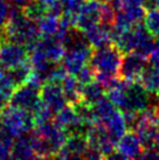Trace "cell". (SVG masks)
<instances>
[{
  "mask_svg": "<svg viewBox=\"0 0 159 160\" xmlns=\"http://www.w3.org/2000/svg\"><path fill=\"white\" fill-rule=\"evenodd\" d=\"M0 36L23 45L27 49H29L39 40L40 32L38 22L28 18L22 7L14 5L11 7L9 17L5 26L0 29Z\"/></svg>",
  "mask_w": 159,
  "mask_h": 160,
  "instance_id": "6da1fadb",
  "label": "cell"
},
{
  "mask_svg": "<svg viewBox=\"0 0 159 160\" xmlns=\"http://www.w3.org/2000/svg\"><path fill=\"white\" fill-rule=\"evenodd\" d=\"M31 134L36 158H56L68 137L66 130L53 120L36 125Z\"/></svg>",
  "mask_w": 159,
  "mask_h": 160,
  "instance_id": "7a4b0ae2",
  "label": "cell"
},
{
  "mask_svg": "<svg viewBox=\"0 0 159 160\" xmlns=\"http://www.w3.org/2000/svg\"><path fill=\"white\" fill-rule=\"evenodd\" d=\"M112 42L124 54L133 52L147 58L155 47L153 35L147 31L145 25L141 22L126 29L112 28Z\"/></svg>",
  "mask_w": 159,
  "mask_h": 160,
  "instance_id": "3957f363",
  "label": "cell"
},
{
  "mask_svg": "<svg viewBox=\"0 0 159 160\" xmlns=\"http://www.w3.org/2000/svg\"><path fill=\"white\" fill-rule=\"evenodd\" d=\"M123 54L116 45L93 49L89 66L93 68L95 72V80L104 85L105 89L111 83V81L119 76Z\"/></svg>",
  "mask_w": 159,
  "mask_h": 160,
  "instance_id": "277c9868",
  "label": "cell"
},
{
  "mask_svg": "<svg viewBox=\"0 0 159 160\" xmlns=\"http://www.w3.org/2000/svg\"><path fill=\"white\" fill-rule=\"evenodd\" d=\"M0 128L14 138L28 133L35 128L33 113L12 104H7L0 111Z\"/></svg>",
  "mask_w": 159,
  "mask_h": 160,
  "instance_id": "5b68a950",
  "label": "cell"
},
{
  "mask_svg": "<svg viewBox=\"0 0 159 160\" xmlns=\"http://www.w3.org/2000/svg\"><path fill=\"white\" fill-rule=\"evenodd\" d=\"M151 104V92L138 82H129V85L125 90V96L122 107L119 110L123 112H131V113H138V112L150 108Z\"/></svg>",
  "mask_w": 159,
  "mask_h": 160,
  "instance_id": "8992f818",
  "label": "cell"
},
{
  "mask_svg": "<svg viewBox=\"0 0 159 160\" xmlns=\"http://www.w3.org/2000/svg\"><path fill=\"white\" fill-rule=\"evenodd\" d=\"M29 60V52L23 45L9 41L0 36V66L5 69H13Z\"/></svg>",
  "mask_w": 159,
  "mask_h": 160,
  "instance_id": "52a82bcc",
  "label": "cell"
},
{
  "mask_svg": "<svg viewBox=\"0 0 159 160\" xmlns=\"http://www.w3.org/2000/svg\"><path fill=\"white\" fill-rule=\"evenodd\" d=\"M41 103L42 102H41L39 88L25 83V84L19 85L15 88L13 95L11 97L9 104L33 113L39 108Z\"/></svg>",
  "mask_w": 159,
  "mask_h": 160,
  "instance_id": "ba28073f",
  "label": "cell"
},
{
  "mask_svg": "<svg viewBox=\"0 0 159 160\" xmlns=\"http://www.w3.org/2000/svg\"><path fill=\"white\" fill-rule=\"evenodd\" d=\"M103 4L104 0H85L80 13L77 14L75 28L81 32H85L89 28L101 23Z\"/></svg>",
  "mask_w": 159,
  "mask_h": 160,
  "instance_id": "9c48e42d",
  "label": "cell"
},
{
  "mask_svg": "<svg viewBox=\"0 0 159 160\" xmlns=\"http://www.w3.org/2000/svg\"><path fill=\"white\" fill-rule=\"evenodd\" d=\"M146 67H147V58L133 52L126 53L122 60L119 76L129 82H138Z\"/></svg>",
  "mask_w": 159,
  "mask_h": 160,
  "instance_id": "30bf717a",
  "label": "cell"
},
{
  "mask_svg": "<svg viewBox=\"0 0 159 160\" xmlns=\"http://www.w3.org/2000/svg\"><path fill=\"white\" fill-rule=\"evenodd\" d=\"M40 96H41V102L46 104L54 113L60 111L62 108H64L68 104L61 83L56 82L44 83L40 89Z\"/></svg>",
  "mask_w": 159,
  "mask_h": 160,
  "instance_id": "8fae6325",
  "label": "cell"
},
{
  "mask_svg": "<svg viewBox=\"0 0 159 160\" xmlns=\"http://www.w3.org/2000/svg\"><path fill=\"white\" fill-rule=\"evenodd\" d=\"M88 150V140L85 133L75 132L68 133L64 145L59 151L56 158L60 159H73V158H84Z\"/></svg>",
  "mask_w": 159,
  "mask_h": 160,
  "instance_id": "7c38bea8",
  "label": "cell"
},
{
  "mask_svg": "<svg viewBox=\"0 0 159 160\" xmlns=\"http://www.w3.org/2000/svg\"><path fill=\"white\" fill-rule=\"evenodd\" d=\"M55 122L66 130L68 133H75V132L85 133L88 129L82 122L76 108L73 104H69V105L67 104L60 111L56 112Z\"/></svg>",
  "mask_w": 159,
  "mask_h": 160,
  "instance_id": "4fadbf2b",
  "label": "cell"
},
{
  "mask_svg": "<svg viewBox=\"0 0 159 160\" xmlns=\"http://www.w3.org/2000/svg\"><path fill=\"white\" fill-rule=\"evenodd\" d=\"M115 151L122 157V159H136L141 157L144 152V146L133 131H126L118 139Z\"/></svg>",
  "mask_w": 159,
  "mask_h": 160,
  "instance_id": "5bb4252c",
  "label": "cell"
},
{
  "mask_svg": "<svg viewBox=\"0 0 159 160\" xmlns=\"http://www.w3.org/2000/svg\"><path fill=\"white\" fill-rule=\"evenodd\" d=\"M83 33L89 45L93 48H101V47H105V46L114 43L112 42V26H109L105 23H98Z\"/></svg>",
  "mask_w": 159,
  "mask_h": 160,
  "instance_id": "9a60e30c",
  "label": "cell"
},
{
  "mask_svg": "<svg viewBox=\"0 0 159 160\" xmlns=\"http://www.w3.org/2000/svg\"><path fill=\"white\" fill-rule=\"evenodd\" d=\"M102 124L105 126L108 133L115 144H117L119 138L128 130V123L125 119V116L123 111H121L119 109H116L104 122H102Z\"/></svg>",
  "mask_w": 159,
  "mask_h": 160,
  "instance_id": "2e32d148",
  "label": "cell"
},
{
  "mask_svg": "<svg viewBox=\"0 0 159 160\" xmlns=\"http://www.w3.org/2000/svg\"><path fill=\"white\" fill-rule=\"evenodd\" d=\"M11 158H13V159H33V158H36L31 132L21 134V136L15 138Z\"/></svg>",
  "mask_w": 159,
  "mask_h": 160,
  "instance_id": "e0dca14e",
  "label": "cell"
},
{
  "mask_svg": "<svg viewBox=\"0 0 159 160\" xmlns=\"http://www.w3.org/2000/svg\"><path fill=\"white\" fill-rule=\"evenodd\" d=\"M61 85L68 104H76L82 101V84L75 75L68 74L62 80Z\"/></svg>",
  "mask_w": 159,
  "mask_h": 160,
  "instance_id": "ac0fdd59",
  "label": "cell"
},
{
  "mask_svg": "<svg viewBox=\"0 0 159 160\" xmlns=\"http://www.w3.org/2000/svg\"><path fill=\"white\" fill-rule=\"evenodd\" d=\"M38 28L40 32V36L58 39L61 29V17L47 13L38 21Z\"/></svg>",
  "mask_w": 159,
  "mask_h": 160,
  "instance_id": "d6986e66",
  "label": "cell"
},
{
  "mask_svg": "<svg viewBox=\"0 0 159 160\" xmlns=\"http://www.w3.org/2000/svg\"><path fill=\"white\" fill-rule=\"evenodd\" d=\"M15 88L17 85L9 74V70L0 66V109L9 104Z\"/></svg>",
  "mask_w": 159,
  "mask_h": 160,
  "instance_id": "ffe728a7",
  "label": "cell"
},
{
  "mask_svg": "<svg viewBox=\"0 0 159 160\" xmlns=\"http://www.w3.org/2000/svg\"><path fill=\"white\" fill-rule=\"evenodd\" d=\"M105 91L106 89L104 88V85L100 83L97 80H94L82 85V101L88 105H94L103 97H105Z\"/></svg>",
  "mask_w": 159,
  "mask_h": 160,
  "instance_id": "44dd1931",
  "label": "cell"
},
{
  "mask_svg": "<svg viewBox=\"0 0 159 160\" xmlns=\"http://www.w3.org/2000/svg\"><path fill=\"white\" fill-rule=\"evenodd\" d=\"M139 82L149 92L156 93L159 89V66L152 64L143 71Z\"/></svg>",
  "mask_w": 159,
  "mask_h": 160,
  "instance_id": "7402d4cb",
  "label": "cell"
},
{
  "mask_svg": "<svg viewBox=\"0 0 159 160\" xmlns=\"http://www.w3.org/2000/svg\"><path fill=\"white\" fill-rule=\"evenodd\" d=\"M32 71H33L32 63L29 60H27L26 62L19 64V66H17L15 68H13V69H9V74L12 76V78H13L15 85L19 87V85H22V84H25V83H27V81L29 78Z\"/></svg>",
  "mask_w": 159,
  "mask_h": 160,
  "instance_id": "603a6c76",
  "label": "cell"
},
{
  "mask_svg": "<svg viewBox=\"0 0 159 160\" xmlns=\"http://www.w3.org/2000/svg\"><path fill=\"white\" fill-rule=\"evenodd\" d=\"M22 9H23V12H25L27 17L32 19L33 21H35V22H38L40 19L48 13V8L40 0L32 1L31 4H28L25 7H22Z\"/></svg>",
  "mask_w": 159,
  "mask_h": 160,
  "instance_id": "cb8c5ba5",
  "label": "cell"
},
{
  "mask_svg": "<svg viewBox=\"0 0 159 160\" xmlns=\"http://www.w3.org/2000/svg\"><path fill=\"white\" fill-rule=\"evenodd\" d=\"M85 0H63V14L73 22V26L75 27V21L77 14L83 6Z\"/></svg>",
  "mask_w": 159,
  "mask_h": 160,
  "instance_id": "d4e9b609",
  "label": "cell"
},
{
  "mask_svg": "<svg viewBox=\"0 0 159 160\" xmlns=\"http://www.w3.org/2000/svg\"><path fill=\"white\" fill-rule=\"evenodd\" d=\"M144 25L153 36L159 35V7H152L145 13Z\"/></svg>",
  "mask_w": 159,
  "mask_h": 160,
  "instance_id": "484cf974",
  "label": "cell"
},
{
  "mask_svg": "<svg viewBox=\"0 0 159 160\" xmlns=\"http://www.w3.org/2000/svg\"><path fill=\"white\" fill-rule=\"evenodd\" d=\"M14 137L0 128V159H8L12 157Z\"/></svg>",
  "mask_w": 159,
  "mask_h": 160,
  "instance_id": "4316f807",
  "label": "cell"
},
{
  "mask_svg": "<svg viewBox=\"0 0 159 160\" xmlns=\"http://www.w3.org/2000/svg\"><path fill=\"white\" fill-rule=\"evenodd\" d=\"M54 115H55V113H54L46 104L41 103V104L39 105V108L33 112V117H34L35 126L36 125L44 124V123H48V122H50V120H53Z\"/></svg>",
  "mask_w": 159,
  "mask_h": 160,
  "instance_id": "83f0119b",
  "label": "cell"
},
{
  "mask_svg": "<svg viewBox=\"0 0 159 160\" xmlns=\"http://www.w3.org/2000/svg\"><path fill=\"white\" fill-rule=\"evenodd\" d=\"M108 1L112 5L115 11H118L126 6H144L146 8L149 4V0H108Z\"/></svg>",
  "mask_w": 159,
  "mask_h": 160,
  "instance_id": "f1b7e54d",
  "label": "cell"
},
{
  "mask_svg": "<svg viewBox=\"0 0 159 160\" xmlns=\"http://www.w3.org/2000/svg\"><path fill=\"white\" fill-rule=\"evenodd\" d=\"M75 76L77 77V80L80 81V83L82 85L87 84V83L95 80V72H94L93 68L90 67L89 64H87L85 67L82 68Z\"/></svg>",
  "mask_w": 159,
  "mask_h": 160,
  "instance_id": "f546056e",
  "label": "cell"
},
{
  "mask_svg": "<svg viewBox=\"0 0 159 160\" xmlns=\"http://www.w3.org/2000/svg\"><path fill=\"white\" fill-rule=\"evenodd\" d=\"M11 5L7 2V0H0V29L5 26L11 12Z\"/></svg>",
  "mask_w": 159,
  "mask_h": 160,
  "instance_id": "4dcf8cb0",
  "label": "cell"
},
{
  "mask_svg": "<svg viewBox=\"0 0 159 160\" xmlns=\"http://www.w3.org/2000/svg\"><path fill=\"white\" fill-rule=\"evenodd\" d=\"M156 38H157V40L155 41V47L150 55V62L151 64L159 66V35Z\"/></svg>",
  "mask_w": 159,
  "mask_h": 160,
  "instance_id": "1f68e13d",
  "label": "cell"
},
{
  "mask_svg": "<svg viewBox=\"0 0 159 160\" xmlns=\"http://www.w3.org/2000/svg\"><path fill=\"white\" fill-rule=\"evenodd\" d=\"M32 1H34V0H13V4L19 7H25L28 4H31Z\"/></svg>",
  "mask_w": 159,
  "mask_h": 160,
  "instance_id": "d6a6232c",
  "label": "cell"
},
{
  "mask_svg": "<svg viewBox=\"0 0 159 160\" xmlns=\"http://www.w3.org/2000/svg\"><path fill=\"white\" fill-rule=\"evenodd\" d=\"M152 7H159V0H149V4L146 9L152 8Z\"/></svg>",
  "mask_w": 159,
  "mask_h": 160,
  "instance_id": "836d02e7",
  "label": "cell"
},
{
  "mask_svg": "<svg viewBox=\"0 0 159 160\" xmlns=\"http://www.w3.org/2000/svg\"><path fill=\"white\" fill-rule=\"evenodd\" d=\"M155 150L159 153V128H158V133H157V138H156Z\"/></svg>",
  "mask_w": 159,
  "mask_h": 160,
  "instance_id": "e575fe53",
  "label": "cell"
},
{
  "mask_svg": "<svg viewBox=\"0 0 159 160\" xmlns=\"http://www.w3.org/2000/svg\"><path fill=\"white\" fill-rule=\"evenodd\" d=\"M156 97H157V102L159 103V89H158V91L156 92Z\"/></svg>",
  "mask_w": 159,
  "mask_h": 160,
  "instance_id": "d590c367",
  "label": "cell"
}]
</instances>
